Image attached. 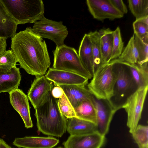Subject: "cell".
<instances>
[{
	"label": "cell",
	"instance_id": "d4e9b609",
	"mask_svg": "<svg viewBox=\"0 0 148 148\" xmlns=\"http://www.w3.org/2000/svg\"><path fill=\"white\" fill-rule=\"evenodd\" d=\"M133 36L138 55L137 64L142 65L148 63V34L140 38L134 32Z\"/></svg>",
	"mask_w": 148,
	"mask_h": 148
},
{
	"label": "cell",
	"instance_id": "8992f818",
	"mask_svg": "<svg viewBox=\"0 0 148 148\" xmlns=\"http://www.w3.org/2000/svg\"><path fill=\"white\" fill-rule=\"evenodd\" d=\"M53 52V68L76 73L88 79L92 78V76L83 65L74 48L63 44L56 46Z\"/></svg>",
	"mask_w": 148,
	"mask_h": 148
},
{
	"label": "cell",
	"instance_id": "e0dca14e",
	"mask_svg": "<svg viewBox=\"0 0 148 148\" xmlns=\"http://www.w3.org/2000/svg\"><path fill=\"white\" fill-rule=\"evenodd\" d=\"M73 108L78 106L84 100L92 101L94 96L85 86L76 85H60Z\"/></svg>",
	"mask_w": 148,
	"mask_h": 148
},
{
	"label": "cell",
	"instance_id": "30bf717a",
	"mask_svg": "<svg viewBox=\"0 0 148 148\" xmlns=\"http://www.w3.org/2000/svg\"><path fill=\"white\" fill-rule=\"evenodd\" d=\"M88 10L93 17L102 21L122 18L124 14L115 8L109 0H87Z\"/></svg>",
	"mask_w": 148,
	"mask_h": 148
},
{
	"label": "cell",
	"instance_id": "3957f363",
	"mask_svg": "<svg viewBox=\"0 0 148 148\" xmlns=\"http://www.w3.org/2000/svg\"><path fill=\"white\" fill-rule=\"evenodd\" d=\"M1 1L18 25L34 23L44 16V4L41 0Z\"/></svg>",
	"mask_w": 148,
	"mask_h": 148
},
{
	"label": "cell",
	"instance_id": "e575fe53",
	"mask_svg": "<svg viewBox=\"0 0 148 148\" xmlns=\"http://www.w3.org/2000/svg\"><path fill=\"white\" fill-rule=\"evenodd\" d=\"M6 39L0 37V55L6 50Z\"/></svg>",
	"mask_w": 148,
	"mask_h": 148
},
{
	"label": "cell",
	"instance_id": "d6a6232c",
	"mask_svg": "<svg viewBox=\"0 0 148 148\" xmlns=\"http://www.w3.org/2000/svg\"><path fill=\"white\" fill-rule=\"evenodd\" d=\"M112 4L123 14L127 13V7L122 0H109Z\"/></svg>",
	"mask_w": 148,
	"mask_h": 148
},
{
	"label": "cell",
	"instance_id": "d590c367",
	"mask_svg": "<svg viewBox=\"0 0 148 148\" xmlns=\"http://www.w3.org/2000/svg\"><path fill=\"white\" fill-rule=\"evenodd\" d=\"M0 148H12L3 139L0 138Z\"/></svg>",
	"mask_w": 148,
	"mask_h": 148
},
{
	"label": "cell",
	"instance_id": "ba28073f",
	"mask_svg": "<svg viewBox=\"0 0 148 148\" xmlns=\"http://www.w3.org/2000/svg\"><path fill=\"white\" fill-rule=\"evenodd\" d=\"M32 29L35 34L41 38L52 40L56 46L63 44L68 33L67 28L63 24L62 21L49 20L44 16L34 23Z\"/></svg>",
	"mask_w": 148,
	"mask_h": 148
},
{
	"label": "cell",
	"instance_id": "277c9868",
	"mask_svg": "<svg viewBox=\"0 0 148 148\" xmlns=\"http://www.w3.org/2000/svg\"><path fill=\"white\" fill-rule=\"evenodd\" d=\"M109 63L112 65L116 76L114 95L110 101L113 105L119 109L127 99L138 88L131 74L128 66L117 59Z\"/></svg>",
	"mask_w": 148,
	"mask_h": 148
},
{
	"label": "cell",
	"instance_id": "4dcf8cb0",
	"mask_svg": "<svg viewBox=\"0 0 148 148\" xmlns=\"http://www.w3.org/2000/svg\"><path fill=\"white\" fill-rule=\"evenodd\" d=\"M18 62L11 49L6 50L0 55V69H10L16 66Z\"/></svg>",
	"mask_w": 148,
	"mask_h": 148
},
{
	"label": "cell",
	"instance_id": "6da1fadb",
	"mask_svg": "<svg viewBox=\"0 0 148 148\" xmlns=\"http://www.w3.org/2000/svg\"><path fill=\"white\" fill-rule=\"evenodd\" d=\"M11 48L20 67L28 74L44 75L51 62L45 40L27 27L11 38Z\"/></svg>",
	"mask_w": 148,
	"mask_h": 148
},
{
	"label": "cell",
	"instance_id": "52a82bcc",
	"mask_svg": "<svg viewBox=\"0 0 148 148\" xmlns=\"http://www.w3.org/2000/svg\"><path fill=\"white\" fill-rule=\"evenodd\" d=\"M148 89V86L140 87L126 99L121 106L127 114V125L132 134L138 125L145 100Z\"/></svg>",
	"mask_w": 148,
	"mask_h": 148
},
{
	"label": "cell",
	"instance_id": "7a4b0ae2",
	"mask_svg": "<svg viewBox=\"0 0 148 148\" xmlns=\"http://www.w3.org/2000/svg\"><path fill=\"white\" fill-rule=\"evenodd\" d=\"M51 91L35 109L37 127L44 134L61 137L66 130L67 119L60 112L58 99Z\"/></svg>",
	"mask_w": 148,
	"mask_h": 148
},
{
	"label": "cell",
	"instance_id": "484cf974",
	"mask_svg": "<svg viewBox=\"0 0 148 148\" xmlns=\"http://www.w3.org/2000/svg\"><path fill=\"white\" fill-rule=\"evenodd\" d=\"M123 51L121 54L117 59L119 60L130 64H138V55L134 43L133 36L130 38Z\"/></svg>",
	"mask_w": 148,
	"mask_h": 148
},
{
	"label": "cell",
	"instance_id": "1f68e13d",
	"mask_svg": "<svg viewBox=\"0 0 148 148\" xmlns=\"http://www.w3.org/2000/svg\"><path fill=\"white\" fill-rule=\"evenodd\" d=\"M134 32L140 37L148 34V16L136 20L133 23Z\"/></svg>",
	"mask_w": 148,
	"mask_h": 148
},
{
	"label": "cell",
	"instance_id": "83f0119b",
	"mask_svg": "<svg viewBox=\"0 0 148 148\" xmlns=\"http://www.w3.org/2000/svg\"><path fill=\"white\" fill-rule=\"evenodd\" d=\"M138 148H148V127L138 125L131 134Z\"/></svg>",
	"mask_w": 148,
	"mask_h": 148
},
{
	"label": "cell",
	"instance_id": "5bb4252c",
	"mask_svg": "<svg viewBox=\"0 0 148 148\" xmlns=\"http://www.w3.org/2000/svg\"><path fill=\"white\" fill-rule=\"evenodd\" d=\"M105 141V136L96 132L82 136L70 135L62 145L64 148H101Z\"/></svg>",
	"mask_w": 148,
	"mask_h": 148
},
{
	"label": "cell",
	"instance_id": "7c38bea8",
	"mask_svg": "<svg viewBox=\"0 0 148 148\" xmlns=\"http://www.w3.org/2000/svg\"><path fill=\"white\" fill-rule=\"evenodd\" d=\"M56 86L76 85L85 86L88 84V79L73 72L49 68L45 75Z\"/></svg>",
	"mask_w": 148,
	"mask_h": 148
},
{
	"label": "cell",
	"instance_id": "d6986e66",
	"mask_svg": "<svg viewBox=\"0 0 148 148\" xmlns=\"http://www.w3.org/2000/svg\"><path fill=\"white\" fill-rule=\"evenodd\" d=\"M78 54L83 65L92 77L94 62L92 43L88 34H84L81 42Z\"/></svg>",
	"mask_w": 148,
	"mask_h": 148
},
{
	"label": "cell",
	"instance_id": "cb8c5ba5",
	"mask_svg": "<svg viewBox=\"0 0 148 148\" xmlns=\"http://www.w3.org/2000/svg\"><path fill=\"white\" fill-rule=\"evenodd\" d=\"M88 34L90 39L92 43L94 73L99 67L106 64L104 63L102 59L98 31L96 30L94 32H90Z\"/></svg>",
	"mask_w": 148,
	"mask_h": 148
},
{
	"label": "cell",
	"instance_id": "f546056e",
	"mask_svg": "<svg viewBox=\"0 0 148 148\" xmlns=\"http://www.w3.org/2000/svg\"><path fill=\"white\" fill-rule=\"evenodd\" d=\"M58 106L61 113L67 119L76 117L74 109L64 93L59 98Z\"/></svg>",
	"mask_w": 148,
	"mask_h": 148
},
{
	"label": "cell",
	"instance_id": "5b68a950",
	"mask_svg": "<svg viewBox=\"0 0 148 148\" xmlns=\"http://www.w3.org/2000/svg\"><path fill=\"white\" fill-rule=\"evenodd\" d=\"M87 85L88 89L96 98L111 101L114 95L116 76L110 63L98 68Z\"/></svg>",
	"mask_w": 148,
	"mask_h": 148
},
{
	"label": "cell",
	"instance_id": "9a60e30c",
	"mask_svg": "<svg viewBox=\"0 0 148 148\" xmlns=\"http://www.w3.org/2000/svg\"><path fill=\"white\" fill-rule=\"evenodd\" d=\"M59 142L58 139L51 136H25L16 138L12 144L19 148H52Z\"/></svg>",
	"mask_w": 148,
	"mask_h": 148
},
{
	"label": "cell",
	"instance_id": "4316f807",
	"mask_svg": "<svg viewBox=\"0 0 148 148\" xmlns=\"http://www.w3.org/2000/svg\"><path fill=\"white\" fill-rule=\"evenodd\" d=\"M128 6L136 20L148 16V0H128Z\"/></svg>",
	"mask_w": 148,
	"mask_h": 148
},
{
	"label": "cell",
	"instance_id": "8d00e7d4",
	"mask_svg": "<svg viewBox=\"0 0 148 148\" xmlns=\"http://www.w3.org/2000/svg\"><path fill=\"white\" fill-rule=\"evenodd\" d=\"M56 148H63L62 147H57Z\"/></svg>",
	"mask_w": 148,
	"mask_h": 148
},
{
	"label": "cell",
	"instance_id": "8fae6325",
	"mask_svg": "<svg viewBox=\"0 0 148 148\" xmlns=\"http://www.w3.org/2000/svg\"><path fill=\"white\" fill-rule=\"evenodd\" d=\"M9 93L10 103L22 118L25 127L27 129L32 127L33 125L27 95L22 90L18 88Z\"/></svg>",
	"mask_w": 148,
	"mask_h": 148
},
{
	"label": "cell",
	"instance_id": "f1b7e54d",
	"mask_svg": "<svg viewBox=\"0 0 148 148\" xmlns=\"http://www.w3.org/2000/svg\"><path fill=\"white\" fill-rule=\"evenodd\" d=\"M123 46L124 42L122 40L120 29L119 27H118L113 31V45L110 61L119 58L123 51Z\"/></svg>",
	"mask_w": 148,
	"mask_h": 148
},
{
	"label": "cell",
	"instance_id": "603a6c76",
	"mask_svg": "<svg viewBox=\"0 0 148 148\" xmlns=\"http://www.w3.org/2000/svg\"><path fill=\"white\" fill-rule=\"evenodd\" d=\"M124 62L128 66L138 88L148 86V63L140 65Z\"/></svg>",
	"mask_w": 148,
	"mask_h": 148
},
{
	"label": "cell",
	"instance_id": "ffe728a7",
	"mask_svg": "<svg viewBox=\"0 0 148 148\" xmlns=\"http://www.w3.org/2000/svg\"><path fill=\"white\" fill-rule=\"evenodd\" d=\"M18 25L0 0V37L12 38L16 33Z\"/></svg>",
	"mask_w": 148,
	"mask_h": 148
},
{
	"label": "cell",
	"instance_id": "9c48e42d",
	"mask_svg": "<svg viewBox=\"0 0 148 148\" xmlns=\"http://www.w3.org/2000/svg\"><path fill=\"white\" fill-rule=\"evenodd\" d=\"M93 103L97 114V132L105 136L108 132L114 115L119 110L110 101L98 99L94 97Z\"/></svg>",
	"mask_w": 148,
	"mask_h": 148
},
{
	"label": "cell",
	"instance_id": "ac0fdd59",
	"mask_svg": "<svg viewBox=\"0 0 148 148\" xmlns=\"http://www.w3.org/2000/svg\"><path fill=\"white\" fill-rule=\"evenodd\" d=\"M66 130L71 136H79L96 132V125L76 117L67 119Z\"/></svg>",
	"mask_w": 148,
	"mask_h": 148
},
{
	"label": "cell",
	"instance_id": "836d02e7",
	"mask_svg": "<svg viewBox=\"0 0 148 148\" xmlns=\"http://www.w3.org/2000/svg\"><path fill=\"white\" fill-rule=\"evenodd\" d=\"M51 92L53 97L57 99L62 97L64 94L63 90L59 86H56L53 87Z\"/></svg>",
	"mask_w": 148,
	"mask_h": 148
},
{
	"label": "cell",
	"instance_id": "74e56055",
	"mask_svg": "<svg viewBox=\"0 0 148 148\" xmlns=\"http://www.w3.org/2000/svg\"></svg>",
	"mask_w": 148,
	"mask_h": 148
},
{
	"label": "cell",
	"instance_id": "7402d4cb",
	"mask_svg": "<svg viewBox=\"0 0 148 148\" xmlns=\"http://www.w3.org/2000/svg\"><path fill=\"white\" fill-rule=\"evenodd\" d=\"M92 101L84 100L78 106L74 109L76 117L90 122L96 125V112Z\"/></svg>",
	"mask_w": 148,
	"mask_h": 148
},
{
	"label": "cell",
	"instance_id": "44dd1931",
	"mask_svg": "<svg viewBox=\"0 0 148 148\" xmlns=\"http://www.w3.org/2000/svg\"><path fill=\"white\" fill-rule=\"evenodd\" d=\"M102 59L105 64L110 61L112 49L113 31L110 29H103L98 31Z\"/></svg>",
	"mask_w": 148,
	"mask_h": 148
},
{
	"label": "cell",
	"instance_id": "2e32d148",
	"mask_svg": "<svg viewBox=\"0 0 148 148\" xmlns=\"http://www.w3.org/2000/svg\"><path fill=\"white\" fill-rule=\"evenodd\" d=\"M21 79L20 69H0V93L10 92L18 88Z\"/></svg>",
	"mask_w": 148,
	"mask_h": 148
},
{
	"label": "cell",
	"instance_id": "4fadbf2b",
	"mask_svg": "<svg viewBox=\"0 0 148 148\" xmlns=\"http://www.w3.org/2000/svg\"><path fill=\"white\" fill-rule=\"evenodd\" d=\"M27 92L28 99L35 109L53 88L52 82L44 75L36 77Z\"/></svg>",
	"mask_w": 148,
	"mask_h": 148
}]
</instances>
